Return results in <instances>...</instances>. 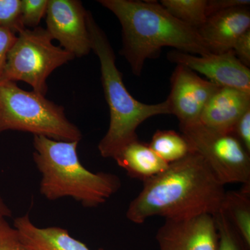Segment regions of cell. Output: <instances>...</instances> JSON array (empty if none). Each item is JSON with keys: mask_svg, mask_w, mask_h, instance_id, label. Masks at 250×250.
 Instances as JSON below:
<instances>
[{"mask_svg": "<svg viewBox=\"0 0 250 250\" xmlns=\"http://www.w3.org/2000/svg\"><path fill=\"white\" fill-rule=\"evenodd\" d=\"M179 128L192 150L203 157L223 185L250 184V153L234 135L218 132L200 123Z\"/></svg>", "mask_w": 250, "mask_h": 250, "instance_id": "7", "label": "cell"}, {"mask_svg": "<svg viewBox=\"0 0 250 250\" xmlns=\"http://www.w3.org/2000/svg\"><path fill=\"white\" fill-rule=\"evenodd\" d=\"M0 215L6 217V218H7V217H11V215H12L11 210H10V208L7 207V205L5 204L4 200H3V199L1 198V196H0Z\"/></svg>", "mask_w": 250, "mask_h": 250, "instance_id": "27", "label": "cell"}, {"mask_svg": "<svg viewBox=\"0 0 250 250\" xmlns=\"http://www.w3.org/2000/svg\"><path fill=\"white\" fill-rule=\"evenodd\" d=\"M52 41L47 30L41 27L18 33L8 52L0 82H25L34 91L45 96L51 74L75 59Z\"/></svg>", "mask_w": 250, "mask_h": 250, "instance_id": "6", "label": "cell"}, {"mask_svg": "<svg viewBox=\"0 0 250 250\" xmlns=\"http://www.w3.org/2000/svg\"><path fill=\"white\" fill-rule=\"evenodd\" d=\"M79 143L34 136L33 159L41 174L40 193L50 201L68 197L95 208L120 190L121 180L116 174L85 168L77 154Z\"/></svg>", "mask_w": 250, "mask_h": 250, "instance_id": "3", "label": "cell"}, {"mask_svg": "<svg viewBox=\"0 0 250 250\" xmlns=\"http://www.w3.org/2000/svg\"><path fill=\"white\" fill-rule=\"evenodd\" d=\"M250 108L249 92L219 87L206 104L199 123L218 132L232 134L237 121Z\"/></svg>", "mask_w": 250, "mask_h": 250, "instance_id": "13", "label": "cell"}, {"mask_svg": "<svg viewBox=\"0 0 250 250\" xmlns=\"http://www.w3.org/2000/svg\"><path fill=\"white\" fill-rule=\"evenodd\" d=\"M213 216L218 231L216 250H250L223 210L220 209Z\"/></svg>", "mask_w": 250, "mask_h": 250, "instance_id": "19", "label": "cell"}, {"mask_svg": "<svg viewBox=\"0 0 250 250\" xmlns=\"http://www.w3.org/2000/svg\"><path fill=\"white\" fill-rule=\"evenodd\" d=\"M87 26L91 49L100 61L102 84L110 113L109 126L98 148L103 157L113 159L126 145L138 140L136 131L143 122L159 115H171L170 106L167 100L147 104L136 100L124 84L107 36L90 11Z\"/></svg>", "mask_w": 250, "mask_h": 250, "instance_id": "4", "label": "cell"}, {"mask_svg": "<svg viewBox=\"0 0 250 250\" xmlns=\"http://www.w3.org/2000/svg\"><path fill=\"white\" fill-rule=\"evenodd\" d=\"M167 59L207 77L219 87L236 88L250 93V70L232 50L221 54L193 55L178 50L170 51Z\"/></svg>", "mask_w": 250, "mask_h": 250, "instance_id": "10", "label": "cell"}, {"mask_svg": "<svg viewBox=\"0 0 250 250\" xmlns=\"http://www.w3.org/2000/svg\"><path fill=\"white\" fill-rule=\"evenodd\" d=\"M48 0H21V22L25 29L39 27L47 12Z\"/></svg>", "mask_w": 250, "mask_h": 250, "instance_id": "20", "label": "cell"}, {"mask_svg": "<svg viewBox=\"0 0 250 250\" xmlns=\"http://www.w3.org/2000/svg\"><path fill=\"white\" fill-rule=\"evenodd\" d=\"M10 130L60 141L80 142L83 136L67 119L63 106L4 81L0 82V134Z\"/></svg>", "mask_w": 250, "mask_h": 250, "instance_id": "5", "label": "cell"}, {"mask_svg": "<svg viewBox=\"0 0 250 250\" xmlns=\"http://www.w3.org/2000/svg\"><path fill=\"white\" fill-rule=\"evenodd\" d=\"M221 210L250 247V184H244L236 191H226Z\"/></svg>", "mask_w": 250, "mask_h": 250, "instance_id": "16", "label": "cell"}, {"mask_svg": "<svg viewBox=\"0 0 250 250\" xmlns=\"http://www.w3.org/2000/svg\"><path fill=\"white\" fill-rule=\"evenodd\" d=\"M218 231L213 215L166 220L158 229L159 250H216Z\"/></svg>", "mask_w": 250, "mask_h": 250, "instance_id": "11", "label": "cell"}, {"mask_svg": "<svg viewBox=\"0 0 250 250\" xmlns=\"http://www.w3.org/2000/svg\"><path fill=\"white\" fill-rule=\"evenodd\" d=\"M225 192V185L203 157L192 151L143 182L142 190L130 202L126 217L141 225L154 216L182 220L214 215L221 209Z\"/></svg>", "mask_w": 250, "mask_h": 250, "instance_id": "1", "label": "cell"}, {"mask_svg": "<svg viewBox=\"0 0 250 250\" xmlns=\"http://www.w3.org/2000/svg\"><path fill=\"white\" fill-rule=\"evenodd\" d=\"M232 134L250 153V108L237 121Z\"/></svg>", "mask_w": 250, "mask_h": 250, "instance_id": "24", "label": "cell"}, {"mask_svg": "<svg viewBox=\"0 0 250 250\" xmlns=\"http://www.w3.org/2000/svg\"><path fill=\"white\" fill-rule=\"evenodd\" d=\"M149 146L168 164L184 159L193 151L185 136L173 130H157Z\"/></svg>", "mask_w": 250, "mask_h": 250, "instance_id": "17", "label": "cell"}, {"mask_svg": "<svg viewBox=\"0 0 250 250\" xmlns=\"http://www.w3.org/2000/svg\"><path fill=\"white\" fill-rule=\"evenodd\" d=\"M207 0H161L160 4L173 17L199 30L205 24Z\"/></svg>", "mask_w": 250, "mask_h": 250, "instance_id": "18", "label": "cell"}, {"mask_svg": "<svg viewBox=\"0 0 250 250\" xmlns=\"http://www.w3.org/2000/svg\"><path fill=\"white\" fill-rule=\"evenodd\" d=\"M130 177L145 182L167 168L169 164L139 139L126 145L113 158Z\"/></svg>", "mask_w": 250, "mask_h": 250, "instance_id": "15", "label": "cell"}, {"mask_svg": "<svg viewBox=\"0 0 250 250\" xmlns=\"http://www.w3.org/2000/svg\"><path fill=\"white\" fill-rule=\"evenodd\" d=\"M170 85V93L166 100L171 115L178 119L179 126L199 123L206 104L219 88L182 65H177L174 69Z\"/></svg>", "mask_w": 250, "mask_h": 250, "instance_id": "9", "label": "cell"}, {"mask_svg": "<svg viewBox=\"0 0 250 250\" xmlns=\"http://www.w3.org/2000/svg\"><path fill=\"white\" fill-rule=\"evenodd\" d=\"M21 0H0V27L16 34L25 29L21 22Z\"/></svg>", "mask_w": 250, "mask_h": 250, "instance_id": "21", "label": "cell"}, {"mask_svg": "<svg viewBox=\"0 0 250 250\" xmlns=\"http://www.w3.org/2000/svg\"><path fill=\"white\" fill-rule=\"evenodd\" d=\"M118 18L122 27L121 54L135 76H141L145 62L158 57L161 49L193 55L210 53L198 31L173 17L155 1L99 0Z\"/></svg>", "mask_w": 250, "mask_h": 250, "instance_id": "2", "label": "cell"}, {"mask_svg": "<svg viewBox=\"0 0 250 250\" xmlns=\"http://www.w3.org/2000/svg\"><path fill=\"white\" fill-rule=\"evenodd\" d=\"M232 51L243 65L248 67L250 66V29L237 39Z\"/></svg>", "mask_w": 250, "mask_h": 250, "instance_id": "25", "label": "cell"}, {"mask_svg": "<svg viewBox=\"0 0 250 250\" xmlns=\"http://www.w3.org/2000/svg\"><path fill=\"white\" fill-rule=\"evenodd\" d=\"M87 12L79 0H48L45 29L75 58L85 57L92 50Z\"/></svg>", "mask_w": 250, "mask_h": 250, "instance_id": "8", "label": "cell"}, {"mask_svg": "<svg viewBox=\"0 0 250 250\" xmlns=\"http://www.w3.org/2000/svg\"><path fill=\"white\" fill-rule=\"evenodd\" d=\"M250 5V0H207L206 15L208 18L221 11Z\"/></svg>", "mask_w": 250, "mask_h": 250, "instance_id": "23", "label": "cell"}, {"mask_svg": "<svg viewBox=\"0 0 250 250\" xmlns=\"http://www.w3.org/2000/svg\"><path fill=\"white\" fill-rule=\"evenodd\" d=\"M250 29L249 6L236 7L207 18L198 31L210 53L232 50L237 39Z\"/></svg>", "mask_w": 250, "mask_h": 250, "instance_id": "12", "label": "cell"}, {"mask_svg": "<svg viewBox=\"0 0 250 250\" xmlns=\"http://www.w3.org/2000/svg\"><path fill=\"white\" fill-rule=\"evenodd\" d=\"M14 228L29 250H90L86 245L59 227L41 228L31 222L29 214L15 219ZM99 250H104L101 248Z\"/></svg>", "mask_w": 250, "mask_h": 250, "instance_id": "14", "label": "cell"}, {"mask_svg": "<svg viewBox=\"0 0 250 250\" xmlns=\"http://www.w3.org/2000/svg\"><path fill=\"white\" fill-rule=\"evenodd\" d=\"M17 34L7 28L0 27V75L4 68L8 52L14 45Z\"/></svg>", "mask_w": 250, "mask_h": 250, "instance_id": "26", "label": "cell"}, {"mask_svg": "<svg viewBox=\"0 0 250 250\" xmlns=\"http://www.w3.org/2000/svg\"><path fill=\"white\" fill-rule=\"evenodd\" d=\"M0 250H29L23 243L17 229L11 226L6 217L0 215Z\"/></svg>", "mask_w": 250, "mask_h": 250, "instance_id": "22", "label": "cell"}]
</instances>
